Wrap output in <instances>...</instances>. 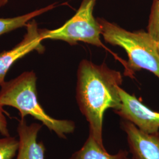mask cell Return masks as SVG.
<instances>
[{"label": "cell", "mask_w": 159, "mask_h": 159, "mask_svg": "<svg viewBox=\"0 0 159 159\" xmlns=\"http://www.w3.org/2000/svg\"><path fill=\"white\" fill-rule=\"evenodd\" d=\"M123 81L119 71L105 64L96 65L88 60L80 64L77 72L76 99L80 110L89 124V134L104 146L102 121L108 108L121 107L120 85Z\"/></svg>", "instance_id": "cell-1"}, {"label": "cell", "mask_w": 159, "mask_h": 159, "mask_svg": "<svg viewBox=\"0 0 159 159\" xmlns=\"http://www.w3.org/2000/svg\"><path fill=\"white\" fill-rule=\"evenodd\" d=\"M37 76L34 71H27L16 79L5 81L1 86L0 104L17 109L24 119L31 116L42 123L57 136L66 139L75 129L73 121L54 119L46 113L38 100Z\"/></svg>", "instance_id": "cell-2"}, {"label": "cell", "mask_w": 159, "mask_h": 159, "mask_svg": "<svg viewBox=\"0 0 159 159\" xmlns=\"http://www.w3.org/2000/svg\"><path fill=\"white\" fill-rule=\"evenodd\" d=\"M104 40L119 46L127 52L129 68L137 71L145 69L159 78V53L157 41L144 30L131 32L103 18L97 19Z\"/></svg>", "instance_id": "cell-3"}, {"label": "cell", "mask_w": 159, "mask_h": 159, "mask_svg": "<svg viewBox=\"0 0 159 159\" xmlns=\"http://www.w3.org/2000/svg\"><path fill=\"white\" fill-rule=\"evenodd\" d=\"M97 0H83L79 10L63 26L53 30H41L43 40H61L70 45L83 41L93 46H102L101 29L93 12Z\"/></svg>", "instance_id": "cell-4"}, {"label": "cell", "mask_w": 159, "mask_h": 159, "mask_svg": "<svg viewBox=\"0 0 159 159\" xmlns=\"http://www.w3.org/2000/svg\"><path fill=\"white\" fill-rule=\"evenodd\" d=\"M119 94L121 104L115 113L146 133L159 131V112L148 108L134 95H131L120 87Z\"/></svg>", "instance_id": "cell-5"}, {"label": "cell", "mask_w": 159, "mask_h": 159, "mask_svg": "<svg viewBox=\"0 0 159 159\" xmlns=\"http://www.w3.org/2000/svg\"><path fill=\"white\" fill-rule=\"evenodd\" d=\"M26 27L27 33L21 41L11 50L0 53V87L5 82L8 71L16 61L32 51L43 53L45 50L41 43L43 40L41 29L38 28L34 19L31 20Z\"/></svg>", "instance_id": "cell-6"}, {"label": "cell", "mask_w": 159, "mask_h": 159, "mask_svg": "<svg viewBox=\"0 0 159 159\" xmlns=\"http://www.w3.org/2000/svg\"><path fill=\"white\" fill-rule=\"evenodd\" d=\"M121 127L125 132L133 159H159V131L148 134L132 123L123 120Z\"/></svg>", "instance_id": "cell-7"}, {"label": "cell", "mask_w": 159, "mask_h": 159, "mask_svg": "<svg viewBox=\"0 0 159 159\" xmlns=\"http://www.w3.org/2000/svg\"><path fill=\"white\" fill-rule=\"evenodd\" d=\"M43 125H28L25 119H20L17 125L18 148L16 159H45L46 148L43 142H38L39 133Z\"/></svg>", "instance_id": "cell-8"}, {"label": "cell", "mask_w": 159, "mask_h": 159, "mask_svg": "<svg viewBox=\"0 0 159 159\" xmlns=\"http://www.w3.org/2000/svg\"><path fill=\"white\" fill-rule=\"evenodd\" d=\"M129 153L125 150H120L116 154L107 152L104 146L100 145L89 134L83 146L72 154L69 159H129Z\"/></svg>", "instance_id": "cell-9"}, {"label": "cell", "mask_w": 159, "mask_h": 159, "mask_svg": "<svg viewBox=\"0 0 159 159\" xmlns=\"http://www.w3.org/2000/svg\"><path fill=\"white\" fill-rule=\"evenodd\" d=\"M55 7V4H52L22 16L7 18H0V36L16 29L26 26L34 18L50 10Z\"/></svg>", "instance_id": "cell-10"}, {"label": "cell", "mask_w": 159, "mask_h": 159, "mask_svg": "<svg viewBox=\"0 0 159 159\" xmlns=\"http://www.w3.org/2000/svg\"><path fill=\"white\" fill-rule=\"evenodd\" d=\"M18 140L14 137H4L0 139V159H12L18 148Z\"/></svg>", "instance_id": "cell-11"}, {"label": "cell", "mask_w": 159, "mask_h": 159, "mask_svg": "<svg viewBox=\"0 0 159 159\" xmlns=\"http://www.w3.org/2000/svg\"><path fill=\"white\" fill-rule=\"evenodd\" d=\"M147 32L154 41H159V0H153Z\"/></svg>", "instance_id": "cell-12"}, {"label": "cell", "mask_w": 159, "mask_h": 159, "mask_svg": "<svg viewBox=\"0 0 159 159\" xmlns=\"http://www.w3.org/2000/svg\"><path fill=\"white\" fill-rule=\"evenodd\" d=\"M0 134L4 137H10V134L8 129V123L6 116L4 114L3 106L0 104Z\"/></svg>", "instance_id": "cell-13"}, {"label": "cell", "mask_w": 159, "mask_h": 159, "mask_svg": "<svg viewBox=\"0 0 159 159\" xmlns=\"http://www.w3.org/2000/svg\"><path fill=\"white\" fill-rule=\"evenodd\" d=\"M8 0H0V8L5 6L6 4L8 2Z\"/></svg>", "instance_id": "cell-14"}, {"label": "cell", "mask_w": 159, "mask_h": 159, "mask_svg": "<svg viewBox=\"0 0 159 159\" xmlns=\"http://www.w3.org/2000/svg\"><path fill=\"white\" fill-rule=\"evenodd\" d=\"M157 50H158L159 53V41H157Z\"/></svg>", "instance_id": "cell-15"}, {"label": "cell", "mask_w": 159, "mask_h": 159, "mask_svg": "<svg viewBox=\"0 0 159 159\" xmlns=\"http://www.w3.org/2000/svg\"><path fill=\"white\" fill-rule=\"evenodd\" d=\"M129 159H133V158H130V157H129Z\"/></svg>", "instance_id": "cell-16"}]
</instances>
